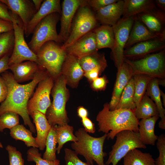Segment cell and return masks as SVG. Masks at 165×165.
<instances>
[{"mask_svg": "<svg viewBox=\"0 0 165 165\" xmlns=\"http://www.w3.org/2000/svg\"><path fill=\"white\" fill-rule=\"evenodd\" d=\"M1 75L7 84L8 92L6 99L0 105V116L8 112L16 113L22 117L24 124L28 126L30 131L35 133V128L28 112V104L38 83L49 76L47 71L42 67L31 82L25 84L18 83L12 73L7 71Z\"/></svg>", "mask_w": 165, "mask_h": 165, "instance_id": "obj_1", "label": "cell"}, {"mask_svg": "<svg viewBox=\"0 0 165 165\" xmlns=\"http://www.w3.org/2000/svg\"><path fill=\"white\" fill-rule=\"evenodd\" d=\"M134 111L122 108L110 110L108 103H105L96 116L98 131L107 134V139L112 140L122 131L130 130L138 132L139 120L136 117Z\"/></svg>", "mask_w": 165, "mask_h": 165, "instance_id": "obj_2", "label": "cell"}, {"mask_svg": "<svg viewBox=\"0 0 165 165\" xmlns=\"http://www.w3.org/2000/svg\"><path fill=\"white\" fill-rule=\"evenodd\" d=\"M75 135L77 141L73 142L71 147L77 155L83 156L86 162L91 165H93L94 162L98 165H105L104 159L107 154L103 151V146L107 134L95 137L81 128L75 131Z\"/></svg>", "mask_w": 165, "mask_h": 165, "instance_id": "obj_3", "label": "cell"}, {"mask_svg": "<svg viewBox=\"0 0 165 165\" xmlns=\"http://www.w3.org/2000/svg\"><path fill=\"white\" fill-rule=\"evenodd\" d=\"M51 94L53 100L45 115L48 122L51 126L68 124L69 120L66 106L70 94L61 74L54 81Z\"/></svg>", "mask_w": 165, "mask_h": 165, "instance_id": "obj_4", "label": "cell"}, {"mask_svg": "<svg viewBox=\"0 0 165 165\" xmlns=\"http://www.w3.org/2000/svg\"><path fill=\"white\" fill-rule=\"evenodd\" d=\"M58 44L53 41H48L36 53L39 64L46 70L54 81L61 74L62 66L67 54Z\"/></svg>", "mask_w": 165, "mask_h": 165, "instance_id": "obj_5", "label": "cell"}, {"mask_svg": "<svg viewBox=\"0 0 165 165\" xmlns=\"http://www.w3.org/2000/svg\"><path fill=\"white\" fill-rule=\"evenodd\" d=\"M97 22L95 14L87 2L80 6L73 20L69 35L62 47L64 49L83 35L93 31L96 28Z\"/></svg>", "mask_w": 165, "mask_h": 165, "instance_id": "obj_6", "label": "cell"}, {"mask_svg": "<svg viewBox=\"0 0 165 165\" xmlns=\"http://www.w3.org/2000/svg\"><path fill=\"white\" fill-rule=\"evenodd\" d=\"M124 62L130 66L134 75L144 74L152 78L165 79V49L138 60L124 58Z\"/></svg>", "mask_w": 165, "mask_h": 165, "instance_id": "obj_7", "label": "cell"}, {"mask_svg": "<svg viewBox=\"0 0 165 165\" xmlns=\"http://www.w3.org/2000/svg\"><path fill=\"white\" fill-rule=\"evenodd\" d=\"M60 15L57 13H51L41 20L35 28L28 45L36 54L41 47L48 41H53L58 43L61 42L56 29Z\"/></svg>", "mask_w": 165, "mask_h": 165, "instance_id": "obj_8", "label": "cell"}, {"mask_svg": "<svg viewBox=\"0 0 165 165\" xmlns=\"http://www.w3.org/2000/svg\"><path fill=\"white\" fill-rule=\"evenodd\" d=\"M116 140L109 152L105 164L117 165L130 151L135 148L145 149L146 146L141 141L138 132L130 130L120 131L116 135Z\"/></svg>", "mask_w": 165, "mask_h": 165, "instance_id": "obj_9", "label": "cell"}, {"mask_svg": "<svg viewBox=\"0 0 165 165\" xmlns=\"http://www.w3.org/2000/svg\"><path fill=\"white\" fill-rule=\"evenodd\" d=\"M135 16L129 17H122L112 26L114 33V42L113 47L111 50V57L117 69L121 67L124 62L125 47L128 40Z\"/></svg>", "mask_w": 165, "mask_h": 165, "instance_id": "obj_10", "label": "cell"}, {"mask_svg": "<svg viewBox=\"0 0 165 165\" xmlns=\"http://www.w3.org/2000/svg\"><path fill=\"white\" fill-rule=\"evenodd\" d=\"M54 83V80L49 76L38 83L35 92L28 101V111L29 116L35 111L45 115L51 104L50 94Z\"/></svg>", "mask_w": 165, "mask_h": 165, "instance_id": "obj_11", "label": "cell"}, {"mask_svg": "<svg viewBox=\"0 0 165 165\" xmlns=\"http://www.w3.org/2000/svg\"><path fill=\"white\" fill-rule=\"evenodd\" d=\"M14 36V43L13 52L9 61V66L25 61H32L38 64L37 55L30 48L24 38L23 27L13 23Z\"/></svg>", "mask_w": 165, "mask_h": 165, "instance_id": "obj_12", "label": "cell"}, {"mask_svg": "<svg viewBox=\"0 0 165 165\" xmlns=\"http://www.w3.org/2000/svg\"><path fill=\"white\" fill-rule=\"evenodd\" d=\"M86 0H64L61 6V28L59 36L61 42L67 39L72 22L79 8L86 3Z\"/></svg>", "mask_w": 165, "mask_h": 165, "instance_id": "obj_13", "label": "cell"}, {"mask_svg": "<svg viewBox=\"0 0 165 165\" xmlns=\"http://www.w3.org/2000/svg\"><path fill=\"white\" fill-rule=\"evenodd\" d=\"M165 40L156 38L137 43L124 50V58L130 60L141 59L153 53L165 49Z\"/></svg>", "mask_w": 165, "mask_h": 165, "instance_id": "obj_14", "label": "cell"}, {"mask_svg": "<svg viewBox=\"0 0 165 165\" xmlns=\"http://www.w3.org/2000/svg\"><path fill=\"white\" fill-rule=\"evenodd\" d=\"M84 72L79 59L67 54L62 64L61 74L68 85L72 88L78 87L80 80L84 76Z\"/></svg>", "mask_w": 165, "mask_h": 165, "instance_id": "obj_15", "label": "cell"}, {"mask_svg": "<svg viewBox=\"0 0 165 165\" xmlns=\"http://www.w3.org/2000/svg\"><path fill=\"white\" fill-rule=\"evenodd\" d=\"M64 50L67 54L79 59L98 52L94 33L92 31L86 34Z\"/></svg>", "mask_w": 165, "mask_h": 165, "instance_id": "obj_16", "label": "cell"}, {"mask_svg": "<svg viewBox=\"0 0 165 165\" xmlns=\"http://www.w3.org/2000/svg\"><path fill=\"white\" fill-rule=\"evenodd\" d=\"M133 75V71L130 66L124 62L117 69L116 79L111 100L108 103L110 110L116 109L123 91Z\"/></svg>", "mask_w": 165, "mask_h": 165, "instance_id": "obj_17", "label": "cell"}, {"mask_svg": "<svg viewBox=\"0 0 165 165\" xmlns=\"http://www.w3.org/2000/svg\"><path fill=\"white\" fill-rule=\"evenodd\" d=\"M11 11V13L18 16L22 21L24 31L29 22L36 11L31 0H1Z\"/></svg>", "mask_w": 165, "mask_h": 165, "instance_id": "obj_18", "label": "cell"}, {"mask_svg": "<svg viewBox=\"0 0 165 165\" xmlns=\"http://www.w3.org/2000/svg\"><path fill=\"white\" fill-rule=\"evenodd\" d=\"M53 13H61V6L60 0H45L42 2L39 9L36 12L29 22L24 34L28 37L33 32L37 24L49 15Z\"/></svg>", "mask_w": 165, "mask_h": 165, "instance_id": "obj_19", "label": "cell"}, {"mask_svg": "<svg viewBox=\"0 0 165 165\" xmlns=\"http://www.w3.org/2000/svg\"><path fill=\"white\" fill-rule=\"evenodd\" d=\"M124 4V0H118L98 10L95 14L97 21L102 24L113 26L123 15Z\"/></svg>", "mask_w": 165, "mask_h": 165, "instance_id": "obj_20", "label": "cell"}, {"mask_svg": "<svg viewBox=\"0 0 165 165\" xmlns=\"http://www.w3.org/2000/svg\"><path fill=\"white\" fill-rule=\"evenodd\" d=\"M156 38L165 40V35L157 34L151 31L138 19L135 15L134 22L125 49L138 42Z\"/></svg>", "mask_w": 165, "mask_h": 165, "instance_id": "obj_21", "label": "cell"}, {"mask_svg": "<svg viewBox=\"0 0 165 165\" xmlns=\"http://www.w3.org/2000/svg\"><path fill=\"white\" fill-rule=\"evenodd\" d=\"M35 62L27 61L9 66L13 76L18 83L32 80L42 68Z\"/></svg>", "mask_w": 165, "mask_h": 165, "instance_id": "obj_22", "label": "cell"}, {"mask_svg": "<svg viewBox=\"0 0 165 165\" xmlns=\"http://www.w3.org/2000/svg\"><path fill=\"white\" fill-rule=\"evenodd\" d=\"M138 19L150 31L165 35V13L157 8L152 11L136 15Z\"/></svg>", "mask_w": 165, "mask_h": 165, "instance_id": "obj_23", "label": "cell"}, {"mask_svg": "<svg viewBox=\"0 0 165 165\" xmlns=\"http://www.w3.org/2000/svg\"><path fill=\"white\" fill-rule=\"evenodd\" d=\"M35 126L37 136L35 138L36 144L40 150L45 148L46 138L51 126L45 115L37 111H34L30 115Z\"/></svg>", "mask_w": 165, "mask_h": 165, "instance_id": "obj_24", "label": "cell"}, {"mask_svg": "<svg viewBox=\"0 0 165 165\" xmlns=\"http://www.w3.org/2000/svg\"><path fill=\"white\" fill-rule=\"evenodd\" d=\"M156 116L139 121L138 133L141 142L145 145H155L158 136L155 133L156 123L159 118Z\"/></svg>", "mask_w": 165, "mask_h": 165, "instance_id": "obj_25", "label": "cell"}, {"mask_svg": "<svg viewBox=\"0 0 165 165\" xmlns=\"http://www.w3.org/2000/svg\"><path fill=\"white\" fill-rule=\"evenodd\" d=\"M123 17H129L157 9L154 0H124Z\"/></svg>", "mask_w": 165, "mask_h": 165, "instance_id": "obj_26", "label": "cell"}, {"mask_svg": "<svg viewBox=\"0 0 165 165\" xmlns=\"http://www.w3.org/2000/svg\"><path fill=\"white\" fill-rule=\"evenodd\" d=\"M157 79L152 78L150 80L146 88L145 94L150 97L156 105L161 120L159 123V127L165 129V109L163 107L160 96V90Z\"/></svg>", "mask_w": 165, "mask_h": 165, "instance_id": "obj_27", "label": "cell"}, {"mask_svg": "<svg viewBox=\"0 0 165 165\" xmlns=\"http://www.w3.org/2000/svg\"><path fill=\"white\" fill-rule=\"evenodd\" d=\"M79 61L84 73L94 69L102 73L108 66L104 54L98 52L81 57Z\"/></svg>", "mask_w": 165, "mask_h": 165, "instance_id": "obj_28", "label": "cell"}, {"mask_svg": "<svg viewBox=\"0 0 165 165\" xmlns=\"http://www.w3.org/2000/svg\"><path fill=\"white\" fill-rule=\"evenodd\" d=\"M93 31L95 35L98 50L104 48L112 49L114 36L112 26L102 24L96 27Z\"/></svg>", "mask_w": 165, "mask_h": 165, "instance_id": "obj_29", "label": "cell"}, {"mask_svg": "<svg viewBox=\"0 0 165 165\" xmlns=\"http://www.w3.org/2000/svg\"><path fill=\"white\" fill-rule=\"evenodd\" d=\"M134 112L136 117L139 120L159 116V112L155 103L145 94L136 106Z\"/></svg>", "mask_w": 165, "mask_h": 165, "instance_id": "obj_30", "label": "cell"}, {"mask_svg": "<svg viewBox=\"0 0 165 165\" xmlns=\"http://www.w3.org/2000/svg\"><path fill=\"white\" fill-rule=\"evenodd\" d=\"M123 158V165H155L152 155L138 148L131 150Z\"/></svg>", "mask_w": 165, "mask_h": 165, "instance_id": "obj_31", "label": "cell"}, {"mask_svg": "<svg viewBox=\"0 0 165 165\" xmlns=\"http://www.w3.org/2000/svg\"><path fill=\"white\" fill-rule=\"evenodd\" d=\"M54 127L56 133L57 143L58 144L57 151L59 154L65 143L70 141L75 142L77 141V139L73 133V126L67 124L56 125Z\"/></svg>", "mask_w": 165, "mask_h": 165, "instance_id": "obj_32", "label": "cell"}, {"mask_svg": "<svg viewBox=\"0 0 165 165\" xmlns=\"http://www.w3.org/2000/svg\"><path fill=\"white\" fill-rule=\"evenodd\" d=\"M134 86L133 79H130L123 91L116 109H126L134 110Z\"/></svg>", "mask_w": 165, "mask_h": 165, "instance_id": "obj_33", "label": "cell"}, {"mask_svg": "<svg viewBox=\"0 0 165 165\" xmlns=\"http://www.w3.org/2000/svg\"><path fill=\"white\" fill-rule=\"evenodd\" d=\"M32 132L26 129L23 125L19 124L10 130V134L16 140H21L24 142L27 147L38 148L35 138Z\"/></svg>", "mask_w": 165, "mask_h": 165, "instance_id": "obj_34", "label": "cell"}, {"mask_svg": "<svg viewBox=\"0 0 165 165\" xmlns=\"http://www.w3.org/2000/svg\"><path fill=\"white\" fill-rule=\"evenodd\" d=\"M134 86V101L136 106L145 94L147 85L152 78L147 75L134 74L133 76Z\"/></svg>", "mask_w": 165, "mask_h": 165, "instance_id": "obj_35", "label": "cell"}, {"mask_svg": "<svg viewBox=\"0 0 165 165\" xmlns=\"http://www.w3.org/2000/svg\"><path fill=\"white\" fill-rule=\"evenodd\" d=\"M57 143L56 131L54 126H51L46 141V150L43 155V159L50 161L57 159Z\"/></svg>", "mask_w": 165, "mask_h": 165, "instance_id": "obj_36", "label": "cell"}, {"mask_svg": "<svg viewBox=\"0 0 165 165\" xmlns=\"http://www.w3.org/2000/svg\"><path fill=\"white\" fill-rule=\"evenodd\" d=\"M14 43L13 30L0 34V59L6 55L11 54Z\"/></svg>", "mask_w": 165, "mask_h": 165, "instance_id": "obj_37", "label": "cell"}, {"mask_svg": "<svg viewBox=\"0 0 165 165\" xmlns=\"http://www.w3.org/2000/svg\"><path fill=\"white\" fill-rule=\"evenodd\" d=\"M27 160L28 162H33L36 165H60V161L58 159L50 161L43 159L42 154L36 148L32 147L27 152Z\"/></svg>", "mask_w": 165, "mask_h": 165, "instance_id": "obj_38", "label": "cell"}, {"mask_svg": "<svg viewBox=\"0 0 165 165\" xmlns=\"http://www.w3.org/2000/svg\"><path fill=\"white\" fill-rule=\"evenodd\" d=\"M20 124L19 115L12 112H8L0 116V132L4 129L10 130Z\"/></svg>", "mask_w": 165, "mask_h": 165, "instance_id": "obj_39", "label": "cell"}, {"mask_svg": "<svg viewBox=\"0 0 165 165\" xmlns=\"http://www.w3.org/2000/svg\"><path fill=\"white\" fill-rule=\"evenodd\" d=\"M6 148L9 154V165H24L22 154L16 147L8 145Z\"/></svg>", "mask_w": 165, "mask_h": 165, "instance_id": "obj_40", "label": "cell"}, {"mask_svg": "<svg viewBox=\"0 0 165 165\" xmlns=\"http://www.w3.org/2000/svg\"><path fill=\"white\" fill-rule=\"evenodd\" d=\"M64 159L66 165H91L82 161L74 151L65 148Z\"/></svg>", "mask_w": 165, "mask_h": 165, "instance_id": "obj_41", "label": "cell"}, {"mask_svg": "<svg viewBox=\"0 0 165 165\" xmlns=\"http://www.w3.org/2000/svg\"><path fill=\"white\" fill-rule=\"evenodd\" d=\"M156 146L159 156L155 160V165H165V135L163 134L158 137Z\"/></svg>", "mask_w": 165, "mask_h": 165, "instance_id": "obj_42", "label": "cell"}, {"mask_svg": "<svg viewBox=\"0 0 165 165\" xmlns=\"http://www.w3.org/2000/svg\"><path fill=\"white\" fill-rule=\"evenodd\" d=\"M8 9V6L0 0V18L12 23H16L23 27L22 23L18 18V16L10 13Z\"/></svg>", "mask_w": 165, "mask_h": 165, "instance_id": "obj_43", "label": "cell"}, {"mask_svg": "<svg viewBox=\"0 0 165 165\" xmlns=\"http://www.w3.org/2000/svg\"><path fill=\"white\" fill-rule=\"evenodd\" d=\"M118 0H88V6L96 12L108 5L116 2Z\"/></svg>", "mask_w": 165, "mask_h": 165, "instance_id": "obj_44", "label": "cell"}, {"mask_svg": "<svg viewBox=\"0 0 165 165\" xmlns=\"http://www.w3.org/2000/svg\"><path fill=\"white\" fill-rule=\"evenodd\" d=\"M108 80L106 76H103L99 77L90 82V86L92 89L95 91H101L105 90Z\"/></svg>", "mask_w": 165, "mask_h": 165, "instance_id": "obj_45", "label": "cell"}, {"mask_svg": "<svg viewBox=\"0 0 165 165\" xmlns=\"http://www.w3.org/2000/svg\"><path fill=\"white\" fill-rule=\"evenodd\" d=\"M81 122L84 130L87 133H94L95 132L94 124L88 117L81 119Z\"/></svg>", "mask_w": 165, "mask_h": 165, "instance_id": "obj_46", "label": "cell"}, {"mask_svg": "<svg viewBox=\"0 0 165 165\" xmlns=\"http://www.w3.org/2000/svg\"><path fill=\"white\" fill-rule=\"evenodd\" d=\"M13 30V23L0 18V34Z\"/></svg>", "mask_w": 165, "mask_h": 165, "instance_id": "obj_47", "label": "cell"}, {"mask_svg": "<svg viewBox=\"0 0 165 165\" xmlns=\"http://www.w3.org/2000/svg\"><path fill=\"white\" fill-rule=\"evenodd\" d=\"M8 92L7 84L1 75H0V103L6 99Z\"/></svg>", "mask_w": 165, "mask_h": 165, "instance_id": "obj_48", "label": "cell"}, {"mask_svg": "<svg viewBox=\"0 0 165 165\" xmlns=\"http://www.w3.org/2000/svg\"><path fill=\"white\" fill-rule=\"evenodd\" d=\"M10 55H6L0 59V74L9 69V61Z\"/></svg>", "mask_w": 165, "mask_h": 165, "instance_id": "obj_49", "label": "cell"}, {"mask_svg": "<svg viewBox=\"0 0 165 165\" xmlns=\"http://www.w3.org/2000/svg\"><path fill=\"white\" fill-rule=\"evenodd\" d=\"M102 73L97 69H94L84 73V76L90 82L98 77Z\"/></svg>", "mask_w": 165, "mask_h": 165, "instance_id": "obj_50", "label": "cell"}, {"mask_svg": "<svg viewBox=\"0 0 165 165\" xmlns=\"http://www.w3.org/2000/svg\"><path fill=\"white\" fill-rule=\"evenodd\" d=\"M78 116L81 119L88 117V113L87 110L82 106H79L77 109Z\"/></svg>", "mask_w": 165, "mask_h": 165, "instance_id": "obj_51", "label": "cell"}, {"mask_svg": "<svg viewBox=\"0 0 165 165\" xmlns=\"http://www.w3.org/2000/svg\"><path fill=\"white\" fill-rule=\"evenodd\" d=\"M155 4L156 6L160 8L163 11H165V0H154Z\"/></svg>", "mask_w": 165, "mask_h": 165, "instance_id": "obj_52", "label": "cell"}, {"mask_svg": "<svg viewBox=\"0 0 165 165\" xmlns=\"http://www.w3.org/2000/svg\"><path fill=\"white\" fill-rule=\"evenodd\" d=\"M32 1L37 12L40 9L43 1L42 0H33Z\"/></svg>", "mask_w": 165, "mask_h": 165, "instance_id": "obj_53", "label": "cell"}, {"mask_svg": "<svg viewBox=\"0 0 165 165\" xmlns=\"http://www.w3.org/2000/svg\"><path fill=\"white\" fill-rule=\"evenodd\" d=\"M160 96L161 98H162L163 101V105L165 107V94L163 92L162 90H160Z\"/></svg>", "mask_w": 165, "mask_h": 165, "instance_id": "obj_54", "label": "cell"}, {"mask_svg": "<svg viewBox=\"0 0 165 165\" xmlns=\"http://www.w3.org/2000/svg\"><path fill=\"white\" fill-rule=\"evenodd\" d=\"M157 79L159 85H160L163 87H164L165 86V79Z\"/></svg>", "mask_w": 165, "mask_h": 165, "instance_id": "obj_55", "label": "cell"}, {"mask_svg": "<svg viewBox=\"0 0 165 165\" xmlns=\"http://www.w3.org/2000/svg\"><path fill=\"white\" fill-rule=\"evenodd\" d=\"M3 145L1 142L0 141V148H3Z\"/></svg>", "mask_w": 165, "mask_h": 165, "instance_id": "obj_56", "label": "cell"}]
</instances>
